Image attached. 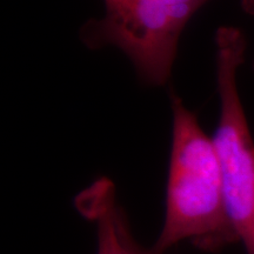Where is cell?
Wrapping results in <instances>:
<instances>
[{
	"mask_svg": "<svg viewBox=\"0 0 254 254\" xmlns=\"http://www.w3.org/2000/svg\"><path fill=\"white\" fill-rule=\"evenodd\" d=\"M172 144L164 226L152 250L165 253L183 240L209 253L239 243L228 219L221 170L213 139L196 114L171 92Z\"/></svg>",
	"mask_w": 254,
	"mask_h": 254,
	"instance_id": "1",
	"label": "cell"
},
{
	"mask_svg": "<svg viewBox=\"0 0 254 254\" xmlns=\"http://www.w3.org/2000/svg\"><path fill=\"white\" fill-rule=\"evenodd\" d=\"M209 0H104V18L80 30L90 49L116 46L127 56L140 80L164 86L170 80L184 28Z\"/></svg>",
	"mask_w": 254,
	"mask_h": 254,
	"instance_id": "2",
	"label": "cell"
},
{
	"mask_svg": "<svg viewBox=\"0 0 254 254\" xmlns=\"http://www.w3.org/2000/svg\"><path fill=\"white\" fill-rule=\"evenodd\" d=\"M215 46L220 117L212 139L228 219L246 254H254V140L237 86V71L247 46L245 34L238 27H219Z\"/></svg>",
	"mask_w": 254,
	"mask_h": 254,
	"instance_id": "3",
	"label": "cell"
},
{
	"mask_svg": "<svg viewBox=\"0 0 254 254\" xmlns=\"http://www.w3.org/2000/svg\"><path fill=\"white\" fill-rule=\"evenodd\" d=\"M82 217L93 222L97 230V254H142L134 240L128 219L117 199L113 182L100 177L82 190L74 199Z\"/></svg>",
	"mask_w": 254,
	"mask_h": 254,
	"instance_id": "4",
	"label": "cell"
},
{
	"mask_svg": "<svg viewBox=\"0 0 254 254\" xmlns=\"http://www.w3.org/2000/svg\"><path fill=\"white\" fill-rule=\"evenodd\" d=\"M244 11L251 15H254V0H241Z\"/></svg>",
	"mask_w": 254,
	"mask_h": 254,
	"instance_id": "5",
	"label": "cell"
},
{
	"mask_svg": "<svg viewBox=\"0 0 254 254\" xmlns=\"http://www.w3.org/2000/svg\"><path fill=\"white\" fill-rule=\"evenodd\" d=\"M142 254H165V253H158V252H155V251H153V250H145L144 249V251H142Z\"/></svg>",
	"mask_w": 254,
	"mask_h": 254,
	"instance_id": "6",
	"label": "cell"
},
{
	"mask_svg": "<svg viewBox=\"0 0 254 254\" xmlns=\"http://www.w3.org/2000/svg\"><path fill=\"white\" fill-rule=\"evenodd\" d=\"M253 68H254V66H253Z\"/></svg>",
	"mask_w": 254,
	"mask_h": 254,
	"instance_id": "7",
	"label": "cell"
}]
</instances>
